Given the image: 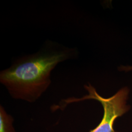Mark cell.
<instances>
[{"label": "cell", "mask_w": 132, "mask_h": 132, "mask_svg": "<svg viewBox=\"0 0 132 132\" xmlns=\"http://www.w3.org/2000/svg\"><path fill=\"white\" fill-rule=\"evenodd\" d=\"M116 132V131H115V132Z\"/></svg>", "instance_id": "obj_5"}, {"label": "cell", "mask_w": 132, "mask_h": 132, "mask_svg": "<svg viewBox=\"0 0 132 132\" xmlns=\"http://www.w3.org/2000/svg\"><path fill=\"white\" fill-rule=\"evenodd\" d=\"M88 94L80 98L71 97L62 100L57 106L58 109L64 108L66 105L74 102L88 99H94L99 101L103 106L104 114L99 124L89 132H114L113 125L117 118L122 116L130 109V106L127 104L129 94V89L124 87L119 90L113 96L109 98H104L100 95L95 89L90 84L84 85Z\"/></svg>", "instance_id": "obj_2"}, {"label": "cell", "mask_w": 132, "mask_h": 132, "mask_svg": "<svg viewBox=\"0 0 132 132\" xmlns=\"http://www.w3.org/2000/svg\"><path fill=\"white\" fill-rule=\"evenodd\" d=\"M118 70L120 71H124L125 72H127L129 71H132V66H121L118 68Z\"/></svg>", "instance_id": "obj_4"}, {"label": "cell", "mask_w": 132, "mask_h": 132, "mask_svg": "<svg viewBox=\"0 0 132 132\" xmlns=\"http://www.w3.org/2000/svg\"><path fill=\"white\" fill-rule=\"evenodd\" d=\"M76 48L48 41L39 52L20 57L0 73V82L15 99L34 102L51 83L52 71L62 62L77 57Z\"/></svg>", "instance_id": "obj_1"}, {"label": "cell", "mask_w": 132, "mask_h": 132, "mask_svg": "<svg viewBox=\"0 0 132 132\" xmlns=\"http://www.w3.org/2000/svg\"><path fill=\"white\" fill-rule=\"evenodd\" d=\"M13 118L7 113L4 107L0 106V132H15L13 123Z\"/></svg>", "instance_id": "obj_3"}]
</instances>
